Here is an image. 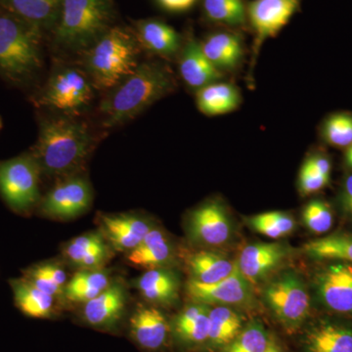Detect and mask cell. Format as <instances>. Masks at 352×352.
<instances>
[{"label":"cell","instance_id":"6da1fadb","mask_svg":"<svg viewBox=\"0 0 352 352\" xmlns=\"http://www.w3.org/2000/svg\"><path fill=\"white\" fill-rule=\"evenodd\" d=\"M94 136L85 122L69 116L44 118L38 141L31 153L41 173L64 178L80 175L94 146Z\"/></svg>","mask_w":352,"mask_h":352},{"label":"cell","instance_id":"7a4b0ae2","mask_svg":"<svg viewBox=\"0 0 352 352\" xmlns=\"http://www.w3.org/2000/svg\"><path fill=\"white\" fill-rule=\"evenodd\" d=\"M177 82L173 69L163 61H146L138 65L102 100L99 111L103 126H119L133 120L146 109L175 91Z\"/></svg>","mask_w":352,"mask_h":352},{"label":"cell","instance_id":"3957f363","mask_svg":"<svg viewBox=\"0 0 352 352\" xmlns=\"http://www.w3.org/2000/svg\"><path fill=\"white\" fill-rule=\"evenodd\" d=\"M44 32L0 7V78L28 88L43 69Z\"/></svg>","mask_w":352,"mask_h":352},{"label":"cell","instance_id":"277c9868","mask_svg":"<svg viewBox=\"0 0 352 352\" xmlns=\"http://www.w3.org/2000/svg\"><path fill=\"white\" fill-rule=\"evenodd\" d=\"M141 50L131 28L115 25L82 53L83 68L94 87L111 90L135 71Z\"/></svg>","mask_w":352,"mask_h":352},{"label":"cell","instance_id":"5b68a950","mask_svg":"<svg viewBox=\"0 0 352 352\" xmlns=\"http://www.w3.org/2000/svg\"><path fill=\"white\" fill-rule=\"evenodd\" d=\"M116 18L113 0H63L53 43L67 52H85L115 25Z\"/></svg>","mask_w":352,"mask_h":352},{"label":"cell","instance_id":"8992f818","mask_svg":"<svg viewBox=\"0 0 352 352\" xmlns=\"http://www.w3.org/2000/svg\"><path fill=\"white\" fill-rule=\"evenodd\" d=\"M261 296L272 316L288 330L302 327L309 315L311 296L298 271H277L266 280Z\"/></svg>","mask_w":352,"mask_h":352},{"label":"cell","instance_id":"52a82bcc","mask_svg":"<svg viewBox=\"0 0 352 352\" xmlns=\"http://www.w3.org/2000/svg\"><path fill=\"white\" fill-rule=\"evenodd\" d=\"M41 175L31 151L0 161V196L14 212L28 214L38 206Z\"/></svg>","mask_w":352,"mask_h":352},{"label":"cell","instance_id":"ba28073f","mask_svg":"<svg viewBox=\"0 0 352 352\" xmlns=\"http://www.w3.org/2000/svg\"><path fill=\"white\" fill-rule=\"evenodd\" d=\"M94 83L85 71L73 67L58 69L34 98L38 107L76 116L94 99Z\"/></svg>","mask_w":352,"mask_h":352},{"label":"cell","instance_id":"9c48e42d","mask_svg":"<svg viewBox=\"0 0 352 352\" xmlns=\"http://www.w3.org/2000/svg\"><path fill=\"white\" fill-rule=\"evenodd\" d=\"M302 0H248V32L252 36L248 87L254 85V71L264 43L276 38L300 10Z\"/></svg>","mask_w":352,"mask_h":352},{"label":"cell","instance_id":"30bf717a","mask_svg":"<svg viewBox=\"0 0 352 352\" xmlns=\"http://www.w3.org/2000/svg\"><path fill=\"white\" fill-rule=\"evenodd\" d=\"M232 219L219 199H210L194 208L187 219V235L194 244L219 248L232 239Z\"/></svg>","mask_w":352,"mask_h":352},{"label":"cell","instance_id":"8fae6325","mask_svg":"<svg viewBox=\"0 0 352 352\" xmlns=\"http://www.w3.org/2000/svg\"><path fill=\"white\" fill-rule=\"evenodd\" d=\"M311 289L322 307L352 316V263L332 261L314 273Z\"/></svg>","mask_w":352,"mask_h":352},{"label":"cell","instance_id":"7c38bea8","mask_svg":"<svg viewBox=\"0 0 352 352\" xmlns=\"http://www.w3.org/2000/svg\"><path fill=\"white\" fill-rule=\"evenodd\" d=\"M94 200L87 178L80 175L61 178L39 201V210L54 219H72L87 212Z\"/></svg>","mask_w":352,"mask_h":352},{"label":"cell","instance_id":"4fadbf2b","mask_svg":"<svg viewBox=\"0 0 352 352\" xmlns=\"http://www.w3.org/2000/svg\"><path fill=\"white\" fill-rule=\"evenodd\" d=\"M190 302L205 303L210 307H249L254 302V285L236 268L230 276L212 284H203L189 279L186 286Z\"/></svg>","mask_w":352,"mask_h":352},{"label":"cell","instance_id":"5bb4252c","mask_svg":"<svg viewBox=\"0 0 352 352\" xmlns=\"http://www.w3.org/2000/svg\"><path fill=\"white\" fill-rule=\"evenodd\" d=\"M200 43L208 61L224 76L234 75L242 68L247 56L244 32L215 28Z\"/></svg>","mask_w":352,"mask_h":352},{"label":"cell","instance_id":"9a60e30c","mask_svg":"<svg viewBox=\"0 0 352 352\" xmlns=\"http://www.w3.org/2000/svg\"><path fill=\"white\" fill-rule=\"evenodd\" d=\"M129 331L134 344L146 352H160L171 339L170 321L155 305H139L129 321Z\"/></svg>","mask_w":352,"mask_h":352},{"label":"cell","instance_id":"2e32d148","mask_svg":"<svg viewBox=\"0 0 352 352\" xmlns=\"http://www.w3.org/2000/svg\"><path fill=\"white\" fill-rule=\"evenodd\" d=\"M289 248L281 242H258L245 245L241 251L237 266L252 285L265 281L289 258Z\"/></svg>","mask_w":352,"mask_h":352},{"label":"cell","instance_id":"e0dca14e","mask_svg":"<svg viewBox=\"0 0 352 352\" xmlns=\"http://www.w3.org/2000/svg\"><path fill=\"white\" fill-rule=\"evenodd\" d=\"M98 221L99 232L112 249L126 254L133 251L154 227L149 220L135 214H102Z\"/></svg>","mask_w":352,"mask_h":352},{"label":"cell","instance_id":"ac0fdd59","mask_svg":"<svg viewBox=\"0 0 352 352\" xmlns=\"http://www.w3.org/2000/svg\"><path fill=\"white\" fill-rule=\"evenodd\" d=\"M210 305L190 302L170 321L171 340L185 351L206 346L210 330Z\"/></svg>","mask_w":352,"mask_h":352},{"label":"cell","instance_id":"d6986e66","mask_svg":"<svg viewBox=\"0 0 352 352\" xmlns=\"http://www.w3.org/2000/svg\"><path fill=\"white\" fill-rule=\"evenodd\" d=\"M134 34L141 50L166 60L177 59L184 43V36L166 21L150 18L133 22Z\"/></svg>","mask_w":352,"mask_h":352},{"label":"cell","instance_id":"ffe728a7","mask_svg":"<svg viewBox=\"0 0 352 352\" xmlns=\"http://www.w3.org/2000/svg\"><path fill=\"white\" fill-rule=\"evenodd\" d=\"M177 59L180 78L187 87L195 91L210 83L223 80L226 76L208 61L201 50L200 41L194 36L191 30L184 36Z\"/></svg>","mask_w":352,"mask_h":352},{"label":"cell","instance_id":"44dd1931","mask_svg":"<svg viewBox=\"0 0 352 352\" xmlns=\"http://www.w3.org/2000/svg\"><path fill=\"white\" fill-rule=\"evenodd\" d=\"M126 291L120 283H113L100 295L83 303L82 317L90 327L112 331L118 327L126 310Z\"/></svg>","mask_w":352,"mask_h":352},{"label":"cell","instance_id":"7402d4cb","mask_svg":"<svg viewBox=\"0 0 352 352\" xmlns=\"http://www.w3.org/2000/svg\"><path fill=\"white\" fill-rule=\"evenodd\" d=\"M303 352H352V325L333 319H319L303 333Z\"/></svg>","mask_w":352,"mask_h":352},{"label":"cell","instance_id":"603a6c76","mask_svg":"<svg viewBox=\"0 0 352 352\" xmlns=\"http://www.w3.org/2000/svg\"><path fill=\"white\" fill-rule=\"evenodd\" d=\"M64 256L80 270H102L112 258V247L100 232L78 236L65 245Z\"/></svg>","mask_w":352,"mask_h":352},{"label":"cell","instance_id":"cb8c5ba5","mask_svg":"<svg viewBox=\"0 0 352 352\" xmlns=\"http://www.w3.org/2000/svg\"><path fill=\"white\" fill-rule=\"evenodd\" d=\"M179 275L168 267L153 268L134 281V287L150 305L171 307L178 302Z\"/></svg>","mask_w":352,"mask_h":352},{"label":"cell","instance_id":"d4e9b609","mask_svg":"<svg viewBox=\"0 0 352 352\" xmlns=\"http://www.w3.org/2000/svg\"><path fill=\"white\" fill-rule=\"evenodd\" d=\"M175 258V250L170 238L157 227H153L142 242L126 256L131 265L147 270L168 267Z\"/></svg>","mask_w":352,"mask_h":352},{"label":"cell","instance_id":"484cf974","mask_svg":"<svg viewBox=\"0 0 352 352\" xmlns=\"http://www.w3.org/2000/svg\"><path fill=\"white\" fill-rule=\"evenodd\" d=\"M201 19L212 29L248 32L245 0H200Z\"/></svg>","mask_w":352,"mask_h":352},{"label":"cell","instance_id":"4316f807","mask_svg":"<svg viewBox=\"0 0 352 352\" xmlns=\"http://www.w3.org/2000/svg\"><path fill=\"white\" fill-rule=\"evenodd\" d=\"M63 0H0V7L36 25L44 34L54 30Z\"/></svg>","mask_w":352,"mask_h":352},{"label":"cell","instance_id":"83f0119b","mask_svg":"<svg viewBox=\"0 0 352 352\" xmlns=\"http://www.w3.org/2000/svg\"><path fill=\"white\" fill-rule=\"evenodd\" d=\"M240 88L234 83L217 82L196 91V105L208 117L226 115L237 110L242 104Z\"/></svg>","mask_w":352,"mask_h":352},{"label":"cell","instance_id":"f1b7e54d","mask_svg":"<svg viewBox=\"0 0 352 352\" xmlns=\"http://www.w3.org/2000/svg\"><path fill=\"white\" fill-rule=\"evenodd\" d=\"M190 279L203 284H212L230 276L237 268V261L222 252L200 251L187 258Z\"/></svg>","mask_w":352,"mask_h":352},{"label":"cell","instance_id":"f546056e","mask_svg":"<svg viewBox=\"0 0 352 352\" xmlns=\"http://www.w3.org/2000/svg\"><path fill=\"white\" fill-rule=\"evenodd\" d=\"M244 327V318L233 307H210V330L206 346L212 349H224L237 338Z\"/></svg>","mask_w":352,"mask_h":352},{"label":"cell","instance_id":"4dcf8cb0","mask_svg":"<svg viewBox=\"0 0 352 352\" xmlns=\"http://www.w3.org/2000/svg\"><path fill=\"white\" fill-rule=\"evenodd\" d=\"M14 302L25 316L32 318H50L54 312V296L47 295L32 286L25 278L10 280Z\"/></svg>","mask_w":352,"mask_h":352},{"label":"cell","instance_id":"1f68e13d","mask_svg":"<svg viewBox=\"0 0 352 352\" xmlns=\"http://www.w3.org/2000/svg\"><path fill=\"white\" fill-rule=\"evenodd\" d=\"M112 283L107 271L80 270L67 283L64 296L69 302L85 303L100 295Z\"/></svg>","mask_w":352,"mask_h":352},{"label":"cell","instance_id":"d6a6232c","mask_svg":"<svg viewBox=\"0 0 352 352\" xmlns=\"http://www.w3.org/2000/svg\"><path fill=\"white\" fill-rule=\"evenodd\" d=\"M303 252L316 261H340L352 263V235L335 233L307 243Z\"/></svg>","mask_w":352,"mask_h":352},{"label":"cell","instance_id":"836d02e7","mask_svg":"<svg viewBox=\"0 0 352 352\" xmlns=\"http://www.w3.org/2000/svg\"><path fill=\"white\" fill-rule=\"evenodd\" d=\"M248 226L256 232L271 239H279L289 235L296 229V220L288 212H266L248 217Z\"/></svg>","mask_w":352,"mask_h":352},{"label":"cell","instance_id":"e575fe53","mask_svg":"<svg viewBox=\"0 0 352 352\" xmlns=\"http://www.w3.org/2000/svg\"><path fill=\"white\" fill-rule=\"evenodd\" d=\"M270 338L259 320L248 323L235 340L227 344L222 352H264Z\"/></svg>","mask_w":352,"mask_h":352},{"label":"cell","instance_id":"d590c367","mask_svg":"<svg viewBox=\"0 0 352 352\" xmlns=\"http://www.w3.org/2000/svg\"><path fill=\"white\" fill-rule=\"evenodd\" d=\"M321 136L333 147L349 148L352 145V113L331 115L322 124Z\"/></svg>","mask_w":352,"mask_h":352},{"label":"cell","instance_id":"8d00e7d4","mask_svg":"<svg viewBox=\"0 0 352 352\" xmlns=\"http://www.w3.org/2000/svg\"><path fill=\"white\" fill-rule=\"evenodd\" d=\"M302 221L311 232L323 234L333 226V212L322 200H312L303 208Z\"/></svg>","mask_w":352,"mask_h":352},{"label":"cell","instance_id":"74e56055","mask_svg":"<svg viewBox=\"0 0 352 352\" xmlns=\"http://www.w3.org/2000/svg\"><path fill=\"white\" fill-rule=\"evenodd\" d=\"M329 182H330L329 176L319 175L303 164L298 173V191L303 196L310 195L327 186Z\"/></svg>","mask_w":352,"mask_h":352},{"label":"cell","instance_id":"f35d334b","mask_svg":"<svg viewBox=\"0 0 352 352\" xmlns=\"http://www.w3.org/2000/svg\"><path fill=\"white\" fill-rule=\"evenodd\" d=\"M23 278H25L32 286L41 289V291L47 294V295L54 296V298L57 296L64 295V289L58 286L57 284H55L52 280L46 277L43 273L39 272V271L34 267V265L31 266V267L24 271V276H23Z\"/></svg>","mask_w":352,"mask_h":352},{"label":"cell","instance_id":"ab89813d","mask_svg":"<svg viewBox=\"0 0 352 352\" xmlns=\"http://www.w3.org/2000/svg\"><path fill=\"white\" fill-rule=\"evenodd\" d=\"M34 267H36L39 272L45 275L46 277L52 280L55 284H57L58 286L61 287V288L65 289L67 283H68V282H67V273L65 272L63 268L60 267L57 264L45 263L34 265Z\"/></svg>","mask_w":352,"mask_h":352},{"label":"cell","instance_id":"60d3db41","mask_svg":"<svg viewBox=\"0 0 352 352\" xmlns=\"http://www.w3.org/2000/svg\"><path fill=\"white\" fill-rule=\"evenodd\" d=\"M200 0H156L157 6L164 11L173 14H182L192 10Z\"/></svg>","mask_w":352,"mask_h":352},{"label":"cell","instance_id":"b9f144b4","mask_svg":"<svg viewBox=\"0 0 352 352\" xmlns=\"http://www.w3.org/2000/svg\"><path fill=\"white\" fill-rule=\"evenodd\" d=\"M305 166L311 168L312 170L316 171L319 175L329 176L330 177L331 170H332V164L327 156L321 153H314L305 159Z\"/></svg>","mask_w":352,"mask_h":352},{"label":"cell","instance_id":"7bdbcfd3","mask_svg":"<svg viewBox=\"0 0 352 352\" xmlns=\"http://www.w3.org/2000/svg\"><path fill=\"white\" fill-rule=\"evenodd\" d=\"M340 205L344 214L352 219V175L347 176L340 196Z\"/></svg>","mask_w":352,"mask_h":352},{"label":"cell","instance_id":"ee69618b","mask_svg":"<svg viewBox=\"0 0 352 352\" xmlns=\"http://www.w3.org/2000/svg\"><path fill=\"white\" fill-rule=\"evenodd\" d=\"M264 352H281V351H280L279 346H277L276 342H275L272 339H270L267 347H266Z\"/></svg>","mask_w":352,"mask_h":352},{"label":"cell","instance_id":"f6af8a7d","mask_svg":"<svg viewBox=\"0 0 352 352\" xmlns=\"http://www.w3.org/2000/svg\"><path fill=\"white\" fill-rule=\"evenodd\" d=\"M346 163L349 164L351 168H352V157H346Z\"/></svg>","mask_w":352,"mask_h":352},{"label":"cell","instance_id":"bcb514c9","mask_svg":"<svg viewBox=\"0 0 352 352\" xmlns=\"http://www.w3.org/2000/svg\"><path fill=\"white\" fill-rule=\"evenodd\" d=\"M2 129V119L1 117H0V131H1Z\"/></svg>","mask_w":352,"mask_h":352}]
</instances>
